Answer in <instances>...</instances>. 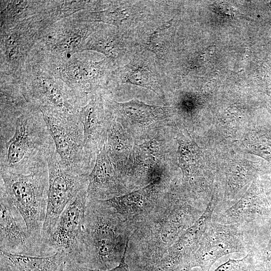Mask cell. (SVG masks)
I'll return each instance as SVG.
<instances>
[{"label": "cell", "instance_id": "cell-1", "mask_svg": "<svg viewBox=\"0 0 271 271\" xmlns=\"http://www.w3.org/2000/svg\"><path fill=\"white\" fill-rule=\"evenodd\" d=\"M0 171L28 174L48 168L55 147L40 109L0 115Z\"/></svg>", "mask_w": 271, "mask_h": 271}, {"label": "cell", "instance_id": "cell-2", "mask_svg": "<svg viewBox=\"0 0 271 271\" xmlns=\"http://www.w3.org/2000/svg\"><path fill=\"white\" fill-rule=\"evenodd\" d=\"M49 189L48 168L28 174L0 171V192L20 211L37 256H44L42 231Z\"/></svg>", "mask_w": 271, "mask_h": 271}, {"label": "cell", "instance_id": "cell-3", "mask_svg": "<svg viewBox=\"0 0 271 271\" xmlns=\"http://www.w3.org/2000/svg\"><path fill=\"white\" fill-rule=\"evenodd\" d=\"M107 205L88 199L83 230L76 247L66 259L97 270L111 267L116 258L117 238Z\"/></svg>", "mask_w": 271, "mask_h": 271}, {"label": "cell", "instance_id": "cell-4", "mask_svg": "<svg viewBox=\"0 0 271 271\" xmlns=\"http://www.w3.org/2000/svg\"><path fill=\"white\" fill-rule=\"evenodd\" d=\"M38 58L54 76L72 91L81 106L110 82L112 62L106 57L94 61L86 58L83 52L68 58H55L41 54Z\"/></svg>", "mask_w": 271, "mask_h": 271}, {"label": "cell", "instance_id": "cell-5", "mask_svg": "<svg viewBox=\"0 0 271 271\" xmlns=\"http://www.w3.org/2000/svg\"><path fill=\"white\" fill-rule=\"evenodd\" d=\"M41 111L63 168L75 175L88 176L95 161L84 146V130L78 113L50 109Z\"/></svg>", "mask_w": 271, "mask_h": 271}, {"label": "cell", "instance_id": "cell-6", "mask_svg": "<svg viewBox=\"0 0 271 271\" xmlns=\"http://www.w3.org/2000/svg\"><path fill=\"white\" fill-rule=\"evenodd\" d=\"M18 78L27 100L39 109L76 114L81 107L71 89L32 54Z\"/></svg>", "mask_w": 271, "mask_h": 271}, {"label": "cell", "instance_id": "cell-7", "mask_svg": "<svg viewBox=\"0 0 271 271\" xmlns=\"http://www.w3.org/2000/svg\"><path fill=\"white\" fill-rule=\"evenodd\" d=\"M52 25L42 12L11 29L1 30V74L18 76L31 51Z\"/></svg>", "mask_w": 271, "mask_h": 271}, {"label": "cell", "instance_id": "cell-8", "mask_svg": "<svg viewBox=\"0 0 271 271\" xmlns=\"http://www.w3.org/2000/svg\"><path fill=\"white\" fill-rule=\"evenodd\" d=\"M49 189L46 217L42 231L45 252L46 243L67 205L88 184V176L75 175L62 166L56 151L47 160Z\"/></svg>", "mask_w": 271, "mask_h": 271}, {"label": "cell", "instance_id": "cell-9", "mask_svg": "<svg viewBox=\"0 0 271 271\" xmlns=\"http://www.w3.org/2000/svg\"><path fill=\"white\" fill-rule=\"evenodd\" d=\"M251 250L250 240L238 227L212 221L191 257L189 268L199 267L201 271H209L223 256L236 252L247 254Z\"/></svg>", "mask_w": 271, "mask_h": 271}, {"label": "cell", "instance_id": "cell-10", "mask_svg": "<svg viewBox=\"0 0 271 271\" xmlns=\"http://www.w3.org/2000/svg\"><path fill=\"white\" fill-rule=\"evenodd\" d=\"M100 25L80 22L72 16L50 26L33 50L55 58H68L83 52L89 36Z\"/></svg>", "mask_w": 271, "mask_h": 271}, {"label": "cell", "instance_id": "cell-11", "mask_svg": "<svg viewBox=\"0 0 271 271\" xmlns=\"http://www.w3.org/2000/svg\"><path fill=\"white\" fill-rule=\"evenodd\" d=\"M88 185L81 189L60 215L45 245V256L70 254L76 247L85 219Z\"/></svg>", "mask_w": 271, "mask_h": 271}, {"label": "cell", "instance_id": "cell-12", "mask_svg": "<svg viewBox=\"0 0 271 271\" xmlns=\"http://www.w3.org/2000/svg\"><path fill=\"white\" fill-rule=\"evenodd\" d=\"M218 203L217 198H212L201 215L176 238L164 261V268L173 271L190 269L191 257L198 249Z\"/></svg>", "mask_w": 271, "mask_h": 271}, {"label": "cell", "instance_id": "cell-13", "mask_svg": "<svg viewBox=\"0 0 271 271\" xmlns=\"http://www.w3.org/2000/svg\"><path fill=\"white\" fill-rule=\"evenodd\" d=\"M0 249L12 254L37 256L22 214L0 192Z\"/></svg>", "mask_w": 271, "mask_h": 271}, {"label": "cell", "instance_id": "cell-14", "mask_svg": "<svg viewBox=\"0 0 271 271\" xmlns=\"http://www.w3.org/2000/svg\"><path fill=\"white\" fill-rule=\"evenodd\" d=\"M78 115L82 124L84 146L90 157L95 161L105 143L111 117L101 92L93 95L81 106Z\"/></svg>", "mask_w": 271, "mask_h": 271}, {"label": "cell", "instance_id": "cell-15", "mask_svg": "<svg viewBox=\"0 0 271 271\" xmlns=\"http://www.w3.org/2000/svg\"><path fill=\"white\" fill-rule=\"evenodd\" d=\"M256 184L253 183L241 197L224 210L214 213L212 221L238 227L249 239L252 226L261 210Z\"/></svg>", "mask_w": 271, "mask_h": 271}, {"label": "cell", "instance_id": "cell-16", "mask_svg": "<svg viewBox=\"0 0 271 271\" xmlns=\"http://www.w3.org/2000/svg\"><path fill=\"white\" fill-rule=\"evenodd\" d=\"M145 8L139 3L128 2H109L106 8L97 11H81L72 16L80 22L103 23L118 30L131 28L143 20Z\"/></svg>", "mask_w": 271, "mask_h": 271}, {"label": "cell", "instance_id": "cell-17", "mask_svg": "<svg viewBox=\"0 0 271 271\" xmlns=\"http://www.w3.org/2000/svg\"><path fill=\"white\" fill-rule=\"evenodd\" d=\"M112 80L121 84L145 88L164 98L162 86L154 62L143 54L135 56L127 64L114 70L110 81Z\"/></svg>", "mask_w": 271, "mask_h": 271}, {"label": "cell", "instance_id": "cell-18", "mask_svg": "<svg viewBox=\"0 0 271 271\" xmlns=\"http://www.w3.org/2000/svg\"><path fill=\"white\" fill-rule=\"evenodd\" d=\"M87 198L105 200L116 190L117 175L115 164L104 145L98 152L94 166L88 176Z\"/></svg>", "mask_w": 271, "mask_h": 271}, {"label": "cell", "instance_id": "cell-19", "mask_svg": "<svg viewBox=\"0 0 271 271\" xmlns=\"http://www.w3.org/2000/svg\"><path fill=\"white\" fill-rule=\"evenodd\" d=\"M103 97L110 114L123 117L133 125H148L163 120L168 114L167 107L147 104L137 99L119 102Z\"/></svg>", "mask_w": 271, "mask_h": 271}, {"label": "cell", "instance_id": "cell-20", "mask_svg": "<svg viewBox=\"0 0 271 271\" xmlns=\"http://www.w3.org/2000/svg\"><path fill=\"white\" fill-rule=\"evenodd\" d=\"M126 50L125 41L118 29L99 26L87 38L83 52L91 50L100 53L114 63Z\"/></svg>", "mask_w": 271, "mask_h": 271}, {"label": "cell", "instance_id": "cell-21", "mask_svg": "<svg viewBox=\"0 0 271 271\" xmlns=\"http://www.w3.org/2000/svg\"><path fill=\"white\" fill-rule=\"evenodd\" d=\"M180 166L184 178L190 183L201 185L203 175L201 172V152L195 143L182 132L178 137Z\"/></svg>", "mask_w": 271, "mask_h": 271}, {"label": "cell", "instance_id": "cell-22", "mask_svg": "<svg viewBox=\"0 0 271 271\" xmlns=\"http://www.w3.org/2000/svg\"><path fill=\"white\" fill-rule=\"evenodd\" d=\"M66 254L58 252L49 256H32L12 254L0 251V256L13 271H58L65 260Z\"/></svg>", "mask_w": 271, "mask_h": 271}, {"label": "cell", "instance_id": "cell-23", "mask_svg": "<svg viewBox=\"0 0 271 271\" xmlns=\"http://www.w3.org/2000/svg\"><path fill=\"white\" fill-rule=\"evenodd\" d=\"M47 1H1V30L11 29L39 13Z\"/></svg>", "mask_w": 271, "mask_h": 271}, {"label": "cell", "instance_id": "cell-24", "mask_svg": "<svg viewBox=\"0 0 271 271\" xmlns=\"http://www.w3.org/2000/svg\"><path fill=\"white\" fill-rule=\"evenodd\" d=\"M154 185H150L126 195L99 200L121 215L129 216L139 214L147 206Z\"/></svg>", "mask_w": 271, "mask_h": 271}, {"label": "cell", "instance_id": "cell-25", "mask_svg": "<svg viewBox=\"0 0 271 271\" xmlns=\"http://www.w3.org/2000/svg\"><path fill=\"white\" fill-rule=\"evenodd\" d=\"M174 35L173 20L158 27L147 39L145 49L151 51L157 57L164 60L170 47Z\"/></svg>", "mask_w": 271, "mask_h": 271}, {"label": "cell", "instance_id": "cell-26", "mask_svg": "<svg viewBox=\"0 0 271 271\" xmlns=\"http://www.w3.org/2000/svg\"><path fill=\"white\" fill-rule=\"evenodd\" d=\"M254 269L252 250L241 259H229L219 265L214 271H252Z\"/></svg>", "mask_w": 271, "mask_h": 271}, {"label": "cell", "instance_id": "cell-27", "mask_svg": "<svg viewBox=\"0 0 271 271\" xmlns=\"http://www.w3.org/2000/svg\"><path fill=\"white\" fill-rule=\"evenodd\" d=\"M128 241H129V239H128L127 241L126 242V246L125 247V250H124L123 256L119 261V263L118 264V265L114 267H112V268L106 269V270L93 269L86 268L82 266L79 265L72 261H71L69 259H66L65 260L64 270L65 271H130L128 265L127 264V263H126L125 261V255L126 251L127 250Z\"/></svg>", "mask_w": 271, "mask_h": 271}, {"label": "cell", "instance_id": "cell-28", "mask_svg": "<svg viewBox=\"0 0 271 271\" xmlns=\"http://www.w3.org/2000/svg\"><path fill=\"white\" fill-rule=\"evenodd\" d=\"M0 271H13L7 262L0 256Z\"/></svg>", "mask_w": 271, "mask_h": 271}, {"label": "cell", "instance_id": "cell-29", "mask_svg": "<svg viewBox=\"0 0 271 271\" xmlns=\"http://www.w3.org/2000/svg\"><path fill=\"white\" fill-rule=\"evenodd\" d=\"M65 260L61 264L60 266L58 271H65L64 268H65Z\"/></svg>", "mask_w": 271, "mask_h": 271}]
</instances>
